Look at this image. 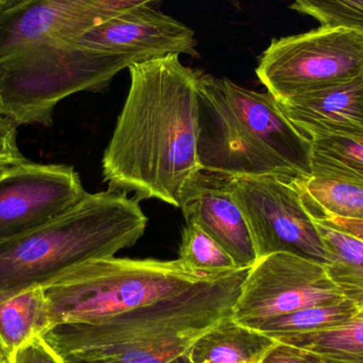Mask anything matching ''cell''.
<instances>
[{
  "mask_svg": "<svg viewBox=\"0 0 363 363\" xmlns=\"http://www.w3.org/2000/svg\"><path fill=\"white\" fill-rule=\"evenodd\" d=\"M102 19L91 0H15L0 10V115L52 125L57 104L106 89L128 57L89 55L77 40Z\"/></svg>",
  "mask_w": 363,
  "mask_h": 363,
  "instance_id": "6da1fadb",
  "label": "cell"
},
{
  "mask_svg": "<svg viewBox=\"0 0 363 363\" xmlns=\"http://www.w3.org/2000/svg\"><path fill=\"white\" fill-rule=\"evenodd\" d=\"M131 85L102 159L110 189L180 207L198 157V70L180 55L133 64Z\"/></svg>",
  "mask_w": 363,
  "mask_h": 363,
  "instance_id": "7a4b0ae2",
  "label": "cell"
},
{
  "mask_svg": "<svg viewBox=\"0 0 363 363\" xmlns=\"http://www.w3.org/2000/svg\"><path fill=\"white\" fill-rule=\"evenodd\" d=\"M250 269L217 275L178 298L42 335L65 363H172L205 333L233 317Z\"/></svg>",
  "mask_w": 363,
  "mask_h": 363,
  "instance_id": "3957f363",
  "label": "cell"
},
{
  "mask_svg": "<svg viewBox=\"0 0 363 363\" xmlns=\"http://www.w3.org/2000/svg\"><path fill=\"white\" fill-rule=\"evenodd\" d=\"M201 169L228 177H311V140L269 93L198 70Z\"/></svg>",
  "mask_w": 363,
  "mask_h": 363,
  "instance_id": "277c9868",
  "label": "cell"
},
{
  "mask_svg": "<svg viewBox=\"0 0 363 363\" xmlns=\"http://www.w3.org/2000/svg\"><path fill=\"white\" fill-rule=\"evenodd\" d=\"M148 218L140 200L110 189L89 194L47 223L0 241V294L43 286L87 260L133 247Z\"/></svg>",
  "mask_w": 363,
  "mask_h": 363,
  "instance_id": "5b68a950",
  "label": "cell"
},
{
  "mask_svg": "<svg viewBox=\"0 0 363 363\" xmlns=\"http://www.w3.org/2000/svg\"><path fill=\"white\" fill-rule=\"evenodd\" d=\"M217 275L199 274L181 260L98 258L42 286L51 326L89 323L178 298Z\"/></svg>",
  "mask_w": 363,
  "mask_h": 363,
  "instance_id": "8992f818",
  "label": "cell"
},
{
  "mask_svg": "<svg viewBox=\"0 0 363 363\" xmlns=\"http://www.w3.org/2000/svg\"><path fill=\"white\" fill-rule=\"evenodd\" d=\"M256 74L277 101L363 76V34L321 27L272 40Z\"/></svg>",
  "mask_w": 363,
  "mask_h": 363,
  "instance_id": "52a82bcc",
  "label": "cell"
},
{
  "mask_svg": "<svg viewBox=\"0 0 363 363\" xmlns=\"http://www.w3.org/2000/svg\"><path fill=\"white\" fill-rule=\"evenodd\" d=\"M233 196L247 218L258 259L290 253L325 264L328 254L298 179L228 177Z\"/></svg>",
  "mask_w": 363,
  "mask_h": 363,
  "instance_id": "ba28073f",
  "label": "cell"
},
{
  "mask_svg": "<svg viewBox=\"0 0 363 363\" xmlns=\"http://www.w3.org/2000/svg\"><path fill=\"white\" fill-rule=\"evenodd\" d=\"M345 300L323 264L294 254L274 253L260 258L250 269L233 319L252 328L303 309Z\"/></svg>",
  "mask_w": 363,
  "mask_h": 363,
  "instance_id": "9c48e42d",
  "label": "cell"
},
{
  "mask_svg": "<svg viewBox=\"0 0 363 363\" xmlns=\"http://www.w3.org/2000/svg\"><path fill=\"white\" fill-rule=\"evenodd\" d=\"M86 194L72 166L27 159L4 168L0 172V241L47 223Z\"/></svg>",
  "mask_w": 363,
  "mask_h": 363,
  "instance_id": "30bf717a",
  "label": "cell"
},
{
  "mask_svg": "<svg viewBox=\"0 0 363 363\" xmlns=\"http://www.w3.org/2000/svg\"><path fill=\"white\" fill-rule=\"evenodd\" d=\"M196 46L194 30L149 4L108 17L74 44L79 50L91 55L128 57L135 63L169 55L196 57Z\"/></svg>",
  "mask_w": 363,
  "mask_h": 363,
  "instance_id": "8fae6325",
  "label": "cell"
},
{
  "mask_svg": "<svg viewBox=\"0 0 363 363\" xmlns=\"http://www.w3.org/2000/svg\"><path fill=\"white\" fill-rule=\"evenodd\" d=\"M186 223H196L213 237L240 269L257 262L253 237L245 213L235 201L228 176L199 170L181 196Z\"/></svg>",
  "mask_w": 363,
  "mask_h": 363,
  "instance_id": "7c38bea8",
  "label": "cell"
},
{
  "mask_svg": "<svg viewBox=\"0 0 363 363\" xmlns=\"http://www.w3.org/2000/svg\"><path fill=\"white\" fill-rule=\"evenodd\" d=\"M277 104L283 114L309 140L363 136V76Z\"/></svg>",
  "mask_w": 363,
  "mask_h": 363,
  "instance_id": "4fadbf2b",
  "label": "cell"
},
{
  "mask_svg": "<svg viewBox=\"0 0 363 363\" xmlns=\"http://www.w3.org/2000/svg\"><path fill=\"white\" fill-rule=\"evenodd\" d=\"M275 342L230 317L199 338L185 359L189 363H259Z\"/></svg>",
  "mask_w": 363,
  "mask_h": 363,
  "instance_id": "5bb4252c",
  "label": "cell"
},
{
  "mask_svg": "<svg viewBox=\"0 0 363 363\" xmlns=\"http://www.w3.org/2000/svg\"><path fill=\"white\" fill-rule=\"evenodd\" d=\"M51 328L48 303L42 286L0 294V340L11 355Z\"/></svg>",
  "mask_w": 363,
  "mask_h": 363,
  "instance_id": "9a60e30c",
  "label": "cell"
},
{
  "mask_svg": "<svg viewBox=\"0 0 363 363\" xmlns=\"http://www.w3.org/2000/svg\"><path fill=\"white\" fill-rule=\"evenodd\" d=\"M267 336L302 350L315 363H363V318L357 315L341 325L318 332Z\"/></svg>",
  "mask_w": 363,
  "mask_h": 363,
  "instance_id": "2e32d148",
  "label": "cell"
},
{
  "mask_svg": "<svg viewBox=\"0 0 363 363\" xmlns=\"http://www.w3.org/2000/svg\"><path fill=\"white\" fill-rule=\"evenodd\" d=\"M328 254L326 272L345 300L363 311V240L339 232L315 217Z\"/></svg>",
  "mask_w": 363,
  "mask_h": 363,
  "instance_id": "e0dca14e",
  "label": "cell"
},
{
  "mask_svg": "<svg viewBox=\"0 0 363 363\" xmlns=\"http://www.w3.org/2000/svg\"><path fill=\"white\" fill-rule=\"evenodd\" d=\"M311 140V177L363 186V136Z\"/></svg>",
  "mask_w": 363,
  "mask_h": 363,
  "instance_id": "ac0fdd59",
  "label": "cell"
},
{
  "mask_svg": "<svg viewBox=\"0 0 363 363\" xmlns=\"http://www.w3.org/2000/svg\"><path fill=\"white\" fill-rule=\"evenodd\" d=\"M309 211L320 218L363 221V186L313 178L298 179Z\"/></svg>",
  "mask_w": 363,
  "mask_h": 363,
  "instance_id": "d6986e66",
  "label": "cell"
},
{
  "mask_svg": "<svg viewBox=\"0 0 363 363\" xmlns=\"http://www.w3.org/2000/svg\"><path fill=\"white\" fill-rule=\"evenodd\" d=\"M178 259L199 274L222 275L245 270L196 223H186L184 228Z\"/></svg>",
  "mask_w": 363,
  "mask_h": 363,
  "instance_id": "ffe728a7",
  "label": "cell"
},
{
  "mask_svg": "<svg viewBox=\"0 0 363 363\" xmlns=\"http://www.w3.org/2000/svg\"><path fill=\"white\" fill-rule=\"evenodd\" d=\"M358 309L350 301L326 306L311 307L283 317L262 322L251 328L266 335L303 334L335 328L350 321Z\"/></svg>",
  "mask_w": 363,
  "mask_h": 363,
  "instance_id": "44dd1931",
  "label": "cell"
},
{
  "mask_svg": "<svg viewBox=\"0 0 363 363\" xmlns=\"http://www.w3.org/2000/svg\"><path fill=\"white\" fill-rule=\"evenodd\" d=\"M290 9L313 17L323 27L363 34V0H294Z\"/></svg>",
  "mask_w": 363,
  "mask_h": 363,
  "instance_id": "7402d4cb",
  "label": "cell"
},
{
  "mask_svg": "<svg viewBox=\"0 0 363 363\" xmlns=\"http://www.w3.org/2000/svg\"><path fill=\"white\" fill-rule=\"evenodd\" d=\"M17 127L0 115V172L26 161L17 143Z\"/></svg>",
  "mask_w": 363,
  "mask_h": 363,
  "instance_id": "603a6c76",
  "label": "cell"
},
{
  "mask_svg": "<svg viewBox=\"0 0 363 363\" xmlns=\"http://www.w3.org/2000/svg\"><path fill=\"white\" fill-rule=\"evenodd\" d=\"M14 363H65L47 345L42 335L23 345L15 355Z\"/></svg>",
  "mask_w": 363,
  "mask_h": 363,
  "instance_id": "cb8c5ba5",
  "label": "cell"
},
{
  "mask_svg": "<svg viewBox=\"0 0 363 363\" xmlns=\"http://www.w3.org/2000/svg\"><path fill=\"white\" fill-rule=\"evenodd\" d=\"M259 363H315L298 347L275 342Z\"/></svg>",
  "mask_w": 363,
  "mask_h": 363,
  "instance_id": "d4e9b609",
  "label": "cell"
},
{
  "mask_svg": "<svg viewBox=\"0 0 363 363\" xmlns=\"http://www.w3.org/2000/svg\"><path fill=\"white\" fill-rule=\"evenodd\" d=\"M317 218L322 223L339 230V232L345 233L351 235L356 238L363 240V221H356V220L345 219H326V218Z\"/></svg>",
  "mask_w": 363,
  "mask_h": 363,
  "instance_id": "484cf974",
  "label": "cell"
},
{
  "mask_svg": "<svg viewBox=\"0 0 363 363\" xmlns=\"http://www.w3.org/2000/svg\"><path fill=\"white\" fill-rule=\"evenodd\" d=\"M15 358L11 355L10 352L4 347L2 341L0 340V363H14Z\"/></svg>",
  "mask_w": 363,
  "mask_h": 363,
  "instance_id": "4316f807",
  "label": "cell"
},
{
  "mask_svg": "<svg viewBox=\"0 0 363 363\" xmlns=\"http://www.w3.org/2000/svg\"><path fill=\"white\" fill-rule=\"evenodd\" d=\"M0 1H1L4 6H6V4H12V2L15 1V0H0Z\"/></svg>",
  "mask_w": 363,
  "mask_h": 363,
  "instance_id": "83f0119b",
  "label": "cell"
},
{
  "mask_svg": "<svg viewBox=\"0 0 363 363\" xmlns=\"http://www.w3.org/2000/svg\"><path fill=\"white\" fill-rule=\"evenodd\" d=\"M172 363H189L187 362V360L185 359V357L182 358V359L177 360V362H172Z\"/></svg>",
  "mask_w": 363,
  "mask_h": 363,
  "instance_id": "f1b7e54d",
  "label": "cell"
},
{
  "mask_svg": "<svg viewBox=\"0 0 363 363\" xmlns=\"http://www.w3.org/2000/svg\"><path fill=\"white\" fill-rule=\"evenodd\" d=\"M357 317L363 318V311H358L357 313Z\"/></svg>",
  "mask_w": 363,
  "mask_h": 363,
  "instance_id": "f546056e",
  "label": "cell"
},
{
  "mask_svg": "<svg viewBox=\"0 0 363 363\" xmlns=\"http://www.w3.org/2000/svg\"><path fill=\"white\" fill-rule=\"evenodd\" d=\"M4 4H2L1 1H0V10H1V9L4 8Z\"/></svg>",
  "mask_w": 363,
  "mask_h": 363,
  "instance_id": "4dcf8cb0",
  "label": "cell"
}]
</instances>
